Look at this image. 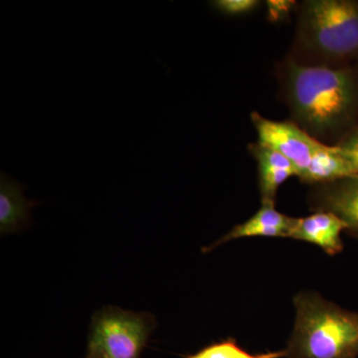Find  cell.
<instances>
[{
    "mask_svg": "<svg viewBox=\"0 0 358 358\" xmlns=\"http://www.w3.org/2000/svg\"><path fill=\"white\" fill-rule=\"evenodd\" d=\"M285 68L292 122L319 141L336 134L352 121L358 101L357 80L352 69L294 61Z\"/></svg>",
    "mask_w": 358,
    "mask_h": 358,
    "instance_id": "6da1fadb",
    "label": "cell"
},
{
    "mask_svg": "<svg viewBox=\"0 0 358 358\" xmlns=\"http://www.w3.org/2000/svg\"><path fill=\"white\" fill-rule=\"evenodd\" d=\"M296 322L287 358H357L358 313L327 301L315 292L294 298Z\"/></svg>",
    "mask_w": 358,
    "mask_h": 358,
    "instance_id": "7a4b0ae2",
    "label": "cell"
},
{
    "mask_svg": "<svg viewBox=\"0 0 358 358\" xmlns=\"http://www.w3.org/2000/svg\"><path fill=\"white\" fill-rule=\"evenodd\" d=\"M296 39L301 48L324 61L358 54V2L308 0L299 10Z\"/></svg>",
    "mask_w": 358,
    "mask_h": 358,
    "instance_id": "3957f363",
    "label": "cell"
},
{
    "mask_svg": "<svg viewBox=\"0 0 358 358\" xmlns=\"http://www.w3.org/2000/svg\"><path fill=\"white\" fill-rule=\"evenodd\" d=\"M155 329L152 313L103 307L92 317L85 358H141Z\"/></svg>",
    "mask_w": 358,
    "mask_h": 358,
    "instance_id": "277c9868",
    "label": "cell"
},
{
    "mask_svg": "<svg viewBox=\"0 0 358 358\" xmlns=\"http://www.w3.org/2000/svg\"><path fill=\"white\" fill-rule=\"evenodd\" d=\"M251 121L258 134V143L288 159L296 167L298 178H303L322 141L292 121H273L256 112L252 113Z\"/></svg>",
    "mask_w": 358,
    "mask_h": 358,
    "instance_id": "5b68a950",
    "label": "cell"
},
{
    "mask_svg": "<svg viewBox=\"0 0 358 358\" xmlns=\"http://www.w3.org/2000/svg\"><path fill=\"white\" fill-rule=\"evenodd\" d=\"M308 203L313 212L338 216L345 223L346 231L358 237V174L313 185Z\"/></svg>",
    "mask_w": 358,
    "mask_h": 358,
    "instance_id": "8992f818",
    "label": "cell"
},
{
    "mask_svg": "<svg viewBox=\"0 0 358 358\" xmlns=\"http://www.w3.org/2000/svg\"><path fill=\"white\" fill-rule=\"evenodd\" d=\"M345 223L338 216L326 211H315L307 217L294 218L289 238L308 242L334 256L343 250L341 233Z\"/></svg>",
    "mask_w": 358,
    "mask_h": 358,
    "instance_id": "52a82bcc",
    "label": "cell"
},
{
    "mask_svg": "<svg viewBox=\"0 0 358 358\" xmlns=\"http://www.w3.org/2000/svg\"><path fill=\"white\" fill-rule=\"evenodd\" d=\"M294 221V217L285 215L278 211L275 206L262 205V207L248 220L234 226L230 232L219 238L217 241L202 248V253H210L221 245L241 238H289Z\"/></svg>",
    "mask_w": 358,
    "mask_h": 358,
    "instance_id": "ba28073f",
    "label": "cell"
},
{
    "mask_svg": "<svg viewBox=\"0 0 358 358\" xmlns=\"http://www.w3.org/2000/svg\"><path fill=\"white\" fill-rule=\"evenodd\" d=\"M26 186L15 179L0 174V234L6 236L22 232L31 225L33 207L40 202L26 199L23 192Z\"/></svg>",
    "mask_w": 358,
    "mask_h": 358,
    "instance_id": "9c48e42d",
    "label": "cell"
},
{
    "mask_svg": "<svg viewBox=\"0 0 358 358\" xmlns=\"http://www.w3.org/2000/svg\"><path fill=\"white\" fill-rule=\"evenodd\" d=\"M248 148L258 166L261 202L275 206L278 190L289 178L298 176V171L288 159L261 143H252Z\"/></svg>",
    "mask_w": 358,
    "mask_h": 358,
    "instance_id": "30bf717a",
    "label": "cell"
},
{
    "mask_svg": "<svg viewBox=\"0 0 358 358\" xmlns=\"http://www.w3.org/2000/svg\"><path fill=\"white\" fill-rule=\"evenodd\" d=\"M350 176H355V171L334 145L322 143L301 181L310 185H322Z\"/></svg>",
    "mask_w": 358,
    "mask_h": 358,
    "instance_id": "8fae6325",
    "label": "cell"
},
{
    "mask_svg": "<svg viewBox=\"0 0 358 358\" xmlns=\"http://www.w3.org/2000/svg\"><path fill=\"white\" fill-rule=\"evenodd\" d=\"M287 350L252 353L245 350L234 338H224L204 346L192 355H181L182 358H285Z\"/></svg>",
    "mask_w": 358,
    "mask_h": 358,
    "instance_id": "7c38bea8",
    "label": "cell"
},
{
    "mask_svg": "<svg viewBox=\"0 0 358 358\" xmlns=\"http://www.w3.org/2000/svg\"><path fill=\"white\" fill-rule=\"evenodd\" d=\"M210 6L217 13L226 16H243L253 13L261 6L258 0H215Z\"/></svg>",
    "mask_w": 358,
    "mask_h": 358,
    "instance_id": "4fadbf2b",
    "label": "cell"
},
{
    "mask_svg": "<svg viewBox=\"0 0 358 358\" xmlns=\"http://www.w3.org/2000/svg\"><path fill=\"white\" fill-rule=\"evenodd\" d=\"M334 148L338 154L352 166L355 174H358V129H353L338 141Z\"/></svg>",
    "mask_w": 358,
    "mask_h": 358,
    "instance_id": "5bb4252c",
    "label": "cell"
},
{
    "mask_svg": "<svg viewBox=\"0 0 358 358\" xmlns=\"http://www.w3.org/2000/svg\"><path fill=\"white\" fill-rule=\"evenodd\" d=\"M296 2L291 0H272L267 2L268 20L277 21L284 20L289 15Z\"/></svg>",
    "mask_w": 358,
    "mask_h": 358,
    "instance_id": "9a60e30c",
    "label": "cell"
}]
</instances>
